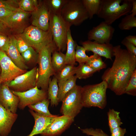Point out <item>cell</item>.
<instances>
[{
  "instance_id": "6da1fadb",
  "label": "cell",
  "mask_w": 136,
  "mask_h": 136,
  "mask_svg": "<svg viewBox=\"0 0 136 136\" xmlns=\"http://www.w3.org/2000/svg\"><path fill=\"white\" fill-rule=\"evenodd\" d=\"M115 58L112 66L108 68L101 77L108 84V88L116 95L124 94L130 79L136 69V56L123 49L120 45L113 47Z\"/></svg>"
},
{
  "instance_id": "9c48e42d",
  "label": "cell",
  "mask_w": 136,
  "mask_h": 136,
  "mask_svg": "<svg viewBox=\"0 0 136 136\" xmlns=\"http://www.w3.org/2000/svg\"><path fill=\"white\" fill-rule=\"evenodd\" d=\"M38 77V67L35 66L10 81L9 87L11 90L15 91H26L36 86Z\"/></svg>"
},
{
  "instance_id": "4316f807",
  "label": "cell",
  "mask_w": 136,
  "mask_h": 136,
  "mask_svg": "<svg viewBox=\"0 0 136 136\" xmlns=\"http://www.w3.org/2000/svg\"><path fill=\"white\" fill-rule=\"evenodd\" d=\"M82 1L89 19H92L94 15H97L100 8L101 0H82Z\"/></svg>"
},
{
  "instance_id": "d6a6232c",
  "label": "cell",
  "mask_w": 136,
  "mask_h": 136,
  "mask_svg": "<svg viewBox=\"0 0 136 136\" xmlns=\"http://www.w3.org/2000/svg\"><path fill=\"white\" fill-rule=\"evenodd\" d=\"M25 63H37L39 53L31 47L21 54Z\"/></svg>"
},
{
  "instance_id": "f546056e",
  "label": "cell",
  "mask_w": 136,
  "mask_h": 136,
  "mask_svg": "<svg viewBox=\"0 0 136 136\" xmlns=\"http://www.w3.org/2000/svg\"><path fill=\"white\" fill-rule=\"evenodd\" d=\"M67 0H49L45 2L50 13L61 14V9Z\"/></svg>"
},
{
  "instance_id": "8d00e7d4",
  "label": "cell",
  "mask_w": 136,
  "mask_h": 136,
  "mask_svg": "<svg viewBox=\"0 0 136 136\" xmlns=\"http://www.w3.org/2000/svg\"><path fill=\"white\" fill-rule=\"evenodd\" d=\"M0 8H6L14 12L20 9L19 1L15 0H0Z\"/></svg>"
},
{
  "instance_id": "484cf974",
  "label": "cell",
  "mask_w": 136,
  "mask_h": 136,
  "mask_svg": "<svg viewBox=\"0 0 136 136\" xmlns=\"http://www.w3.org/2000/svg\"><path fill=\"white\" fill-rule=\"evenodd\" d=\"M50 101L48 98L43 99L34 104L28 106L31 110L42 115L51 116V114L48 110V107Z\"/></svg>"
},
{
  "instance_id": "d590c367",
  "label": "cell",
  "mask_w": 136,
  "mask_h": 136,
  "mask_svg": "<svg viewBox=\"0 0 136 136\" xmlns=\"http://www.w3.org/2000/svg\"><path fill=\"white\" fill-rule=\"evenodd\" d=\"M133 96L136 95V69L130 77L124 91V94Z\"/></svg>"
},
{
  "instance_id": "e575fe53",
  "label": "cell",
  "mask_w": 136,
  "mask_h": 136,
  "mask_svg": "<svg viewBox=\"0 0 136 136\" xmlns=\"http://www.w3.org/2000/svg\"><path fill=\"white\" fill-rule=\"evenodd\" d=\"M39 4L36 0H21L19 1V8L26 12L33 11L37 8Z\"/></svg>"
},
{
  "instance_id": "cb8c5ba5",
  "label": "cell",
  "mask_w": 136,
  "mask_h": 136,
  "mask_svg": "<svg viewBox=\"0 0 136 136\" xmlns=\"http://www.w3.org/2000/svg\"><path fill=\"white\" fill-rule=\"evenodd\" d=\"M76 67L74 65L66 64L60 71L56 73L54 75L57 80V82L64 81L74 75Z\"/></svg>"
},
{
  "instance_id": "60d3db41",
  "label": "cell",
  "mask_w": 136,
  "mask_h": 136,
  "mask_svg": "<svg viewBox=\"0 0 136 136\" xmlns=\"http://www.w3.org/2000/svg\"><path fill=\"white\" fill-rule=\"evenodd\" d=\"M17 39V47L19 52L21 54L27 50L30 46L20 37Z\"/></svg>"
},
{
  "instance_id": "1f68e13d",
  "label": "cell",
  "mask_w": 136,
  "mask_h": 136,
  "mask_svg": "<svg viewBox=\"0 0 136 136\" xmlns=\"http://www.w3.org/2000/svg\"><path fill=\"white\" fill-rule=\"evenodd\" d=\"M121 30H129L136 27V17L130 14H128L121 20L118 25Z\"/></svg>"
},
{
  "instance_id": "5bb4252c",
  "label": "cell",
  "mask_w": 136,
  "mask_h": 136,
  "mask_svg": "<svg viewBox=\"0 0 136 136\" xmlns=\"http://www.w3.org/2000/svg\"><path fill=\"white\" fill-rule=\"evenodd\" d=\"M9 82L1 84L0 86V104L7 110L16 113L19 102L18 96L14 94L9 88Z\"/></svg>"
},
{
  "instance_id": "d6986e66",
  "label": "cell",
  "mask_w": 136,
  "mask_h": 136,
  "mask_svg": "<svg viewBox=\"0 0 136 136\" xmlns=\"http://www.w3.org/2000/svg\"><path fill=\"white\" fill-rule=\"evenodd\" d=\"M10 44L6 53L13 63L18 67L24 70L28 68L17 47V39L14 36L10 38Z\"/></svg>"
},
{
  "instance_id": "ac0fdd59",
  "label": "cell",
  "mask_w": 136,
  "mask_h": 136,
  "mask_svg": "<svg viewBox=\"0 0 136 136\" xmlns=\"http://www.w3.org/2000/svg\"><path fill=\"white\" fill-rule=\"evenodd\" d=\"M29 111L34 118L35 123L33 129L27 136L41 134L58 115L46 116L39 114L30 109Z\"/></svg>"
},
{
  "instance_id": "7a4b0ae2",
  "label": "cell",
  "mask_w": 136,
  "mask_h": 136,
  "mask_svg": "<svg viewBox=\"0 0 136 136\" xmlns=\"http://www.w3.org/2000/svg\"><path fill=\"white\" fill-rule=\"evenodd\" d=\"M56 50L57 48L53 41L38 53V77L36 86L47 91L50 77L55 73L52 66L51 58L52 53Z\"/></svg>"
},
{
  "instance_id": "2e32d148",
  "label": "cell",
  "mask_w": 136,
  "mask_h": 136,
  "mask_svg": "<svg viewBox=\"0 0 136 136\" xmlns=\"http://www.w3.org/2000/svg\"><path fill=\"white\" fill-rule=\"evenodd\" d=\"M81 43L86 51H91L93 53L111 60L112 57L114 56V46L110 43L100 44L94 41L88 40L82 42Z\"/></svg>"
},
{
  "instance_id": "d4e9b609",
  "label": "cell",
  "mask_w": 136,
  "mask_h": 136,
  "mask_svg": "<svg viewBox=\"0 0 136 136\" xmlns=\"http://www.w3.org/2000/svg\"><path fill=\"white\" fill-rule=\"evenodd\" d=\"M51 62L53 68L55 73L61 69L65 65V55L57 50L52 53Z\"/></svg>"
},
{
  "instance_id": "ffe728a7",
  "label": "cell",
  "mask_w": 136,
  "mask_h": 136,
  "mask_svg": "<svg viewBox=\"0 0 136 136\" xmlns=\"http://www.w3.org/2000/svg\"><path fill=\"white\" fill-rule=\"evenodd\" d=\"M67 50L65 55L66 64L75 66L76 64L75 59V50L77 45L72 36L70 29L67 34Z\"/></svg>"
},
{
  "instance_id": "7c38bea8",
  "label": "cell",
  "mask_w": 136,
  "mask_h": 136,
  "mask_svg": "<svg viewBox=\"0 0 136 136\" xmlns=\"http://www.w3.org/2000/svg\"><path fill=\"white\" fill-rule=\"evenodd\" d=\"M115 31V28L111 25L103 21L89 31L88 39V40H94L100 44L110 43Z\"/></svg>"
},
{
  "instance_id": "4dcf8cb0",
  "label": "cell",
  "mask_w": 136,
  "mask_h": 136,
  "mask_svg": "<svg viewBox=\"0 0 136 136\" xmlns=\"http://www.w3.org/2000/svg\"><path fill=\"white\" fill-rule=\"evenodd\" d=\"M96 72L105 68L106 64L102 60L101 56L93 53L91 57L85 63Z\"/></svg>"
},
{
  "instance_id": "83f0119b",
  "label": "cell",
  "mask_w": 136,
  "mask_h": 136,
  "mask_svg": "<svg viewBox=\"0 0 136 136\" xmlns=\"http://www.w3.org/2000/svg\"><path fill=\"white\" fill-rule=\"evenodd\" d=\"M96 72L91 67L85 63L79 64L76 67L75 75L77 79H83L92 76Z\"/></svg>"
},
{
  "instance_id": "bcb514c9",
  "label": "cell",
  "mask_w": 136,
  "mask_h": 136,
  "mask_svg": "<svg viewBox=\"0 0 136 136\" xmlns=\"http://www.w3.org/2000/svg\"><path fill=\"white\" fill-rule=\"evenodd\" d=\"M7 26L3 23L0 21V34H3Z\"/></svg>"
},
{
  "instance_id": "3957f363",
  "label": "cell",
  "mask_w": 136,
  "mask_h": 136,
  "mask_svg": "<svg viewBox=\"0 0 136 136\" xmlns=\"http://www.w3.org/2000/svg\"><path fill=\"white\" fill-rule=\"evenodd\" d=\"M132 0H101L97 16L111 25L116 20L130 13Z\"/></svg>"
},
{
  "instance_id": "f6af8a7d",
  "label": "cell",
  "mask_w": 136,
  "mask_h": 136,
  "mask_svg": "<svg viewBox=\"0 0 136 136\" xmlns=\"http://www.w3.org/2000/svg\"><path fill=\"white\" fill-rule=\"evenodd\" d=\"M132 7L130 12L131 15L135 16L136 15V0H132Z\"/></svg>"
},
{
  "instance_id": "8992f818",
  "label": "cell",
  "mask_w": 136,
  "mask_h": 136,
  "mask_svg": "<svg viewBox=\"0 0 136 136\" xmlns=\"http://www.w3.org/2000/svg\"><path fill=\"white\" fill-rule=\"evenodd\" d=\"M49 25L57 50L65 51L67 47V32L71 26L63 20L60 14L50 13Z\"/></svg>"
},
{
  "instance_id": "52a82bcc",
  "label": "cell",
  "mask_w": 136,
  "mask_h": 136,
  "mask_svg": "<svg viewBox=\"0 0 136 136\" xmlns=\"http://www.w3.org/2000/svg\"><path fill=\"white\" fill-rule=\"evenodd\" d=\"M20 37L38 53L53 41L50 28L48 30L45 31L33 25L26 28Z\"/></svg>"
},
{
  "instance_id": "f35d334b",
  "label": "cell",
  "mask_w": 136,
  "mask_h": 136,
  "mask_svg": "<svg viewBox=\"0 0 136 136\" xmlns=\"http://www.w3.org/2000/svg\"><path fill=\"white\" fill-rule=\"evenodd\" d=\"M14 12L6 8H0V21L6 25L9 18Z\"/></svg>"
},
{
  "instance_id": "4fadbf2b",
  "label": "cell",
  "mask_w": 136,
  "mask_h": 136,
  "mask_svg": "<svg viewBox=\"0 0 136 136\" xmlns=\"http://www.w3.org/2000/svg\"><path fill=\"white\" fill-rule=\"evenodd\" d=\"M69 116H57L41 134L42 136H58L68 129L74 121Z\"/></svg>"
},
{
  "instance_id": "b9f144b4",
  "label": "cell",
  "mask_w": 136,
  "mask_h": 136,
  "mask_svg": "<svg viewBox=\"0 0 136 136\" xmlns=\"http://www.w3.org/2000/svg\"><path fill=\"white\" fill-rule=\"evenodd\" d=\"M121 43L126 47V49L128 51L136 56V46L128 41L125 38L122 40Z\"/></svg>"
},
{
  "instance_id": "603a6c76",
  "label": "cell",
  "mask_w": 136,
  "mask_h": 136,
  "mask_svg": "<svg viewBox=\"0 0 136 136\" xmlns=\"http://www.w3.org/2000/svg\"><path fill=\"white\" fill-rule=\"evenodd\" d=\"M58 87L57 81L54 76L52 79H50L47 90L48 98L50 101L51 106H56L59 102L58 98Z\"/></svg>"
},
{
  "instance_id": "7dc6e473",
  "label": "cell",
  "mask_w": 136,
  "mask_h": 136,
  "mask_svg": "<svg viewBox=\"0 0 136 136\" xmlns=\"http://www.w3.org/2000/svg\"><path fill=\"white\" fill-rule=\"evenodd\" d=\"M1 72V67H0V72Z\"/></svg>"
},
{
  "instance_id": "ab89813d",
  "label": "cell",
  "mask_w": 136,
  "mask_h": 136,
  "mask_svg": "<svg viewBox=\"0 0 136 136\" xmlns=\"http://www.w3.org/2000/svg\"><path fill=\"white\" fill-rule=\"evenodd\" d=\"M10 41V38L4 34H0V50L6 53L9 48Z\"/></svg>"
},
{
  "instance_id": "836d02e7",
  "label": "cell",
  "mask_w": 136,
  "mask_h": 136,
  "mask_svg": "<svg viewBox=\"0 0 136 136\" xmlns=\"http://www.w3.org/2000/svg\"><path fill=\"white\" fill-rule=\"evenodd\" d=\"M86 51L82 46L77 45L75 50V59L76 62L79 64L85 63L91 57L86 54Z\"/></svg>"
},
{
  "instance_id": "c3c4849f",
  "label": "cell",
  "mask_w": 136,
  "mask_h": 136,
  "mask_svg": "<svg viewBox=\"0 0 136 136\" xmlns=\"http://www.w3.org/2000/svg\"><path fill=\"white\" fill-rule=\"evenodd\" d=\"M1 84L0 83V86Z\"/></svg>"
},
{
  "instance_id": "74e56055",
  "label": "cell",
  "mask_w": 136,
  "mask_h": 136,
  "mask_svg": "<svg viewBox=\"0 0 136 136\" xmlns=\"http://www.w3.org/2000/svg\"><path fill=\"white\" fill-rule=\"evenodd\" d=\"M83 133L93 136H109L101 129L92 128L82 129L80 128Z\"/></svg>"
},
{
  "instance_id": "8fae6325",
  "label": "cell",
  "mask_w": 136,
  "mask_h": 136,
  "mask_svg": "<svg viewBox=\"0 0 136 136\" xmlns=\"http://www.w3.org/2000/svg\"><path fill=\"white\" fill-rule=\"evenodd\" d=\"M11 90L19 98L18 108L21 110H23L27 106L34 104L48 97L47 91L40 89L37 86L22 92Z\"/></svg>"
},
{
  "instance_id": "f1b7e54d",
  "label": "cell",
  "mask_w": 136,
  "mask_h": 136,
  "mask_svg": "<svg viewBox=\"0 0 136 136\" xmlns=\"http://www.w3.org/2000/svg\"><path fill=\"white\" fill-rule=\"evenodd\" d=\"M120 112L109 109L107 112L108 125L111 132L114 128L120 127L123 124L119 116Z\"/></svg>"
},
{
  "instance_id": "5b68a950",
  "label": "cell",
  "mask_w": 136,
  "mask_h": 136,
  "mask_svg": "<svg viewBox=\"0 0 136 136\" xmlns=\"http://www.w3.org/2000/svg\"><path fill=\"white\" fill-rule=\"evenodd\" d=\"M60 14L71 26H79L89 18L82 0H67L61 9Z\"/></svg>"
},
{
  "instance_id": "44dd1931",
  "label": "cell",
  "mask_w": 136,
  "mask_h": 136,
  "mask_svg": "<svg viewBox=\"0 0 136 136\" xmlns=\"http://www.w3.org/2000/svg\"><path fill=\"white\" fill-rule=\"evenodd\" d=\"M77 79L74 75L67 80L58 83V98L59 103L62 101L65 95L76 85Z\"/></svg>"
},
{
  "instance_id": "30bf717a",
  "label": "cell",
  "mask_w": 136,
  "mask_h": 136,
  "mask_svg": "<svg viewBox=\"0 0 136 136\" xmlns=\"http://www.w3.org/2000/svg\"><path fill=\"white\" fill-rule=\"evenodd\" d=\"M0 83L10 82L27 71L17 66L5 52L0 50Z\"/></svg>"
},
{
  "instance_id": "7bdbcfd3",
  "label": "cell",
  "mask_w": 136,
  "mask_h": 136,
  "mask_svg": "<svg viewBox=\"0 0 136 136\" xmlns=\"http://www.w3.org/2000/svg\"><path fill=\"white\" fill-rule=\"evenodd\" d=\"M111 132V136H124L126 129L119 127L114 129Z\"/></svg>"
},
{
  "instance_id": "9a60e30c",
  "label": "cell",
  "mask_w": 136,
  "mask_h": 136,
  "mask_svg": "<svg viewBox=\"0 0 136 136\" xmlns=\"http://www.w3.org/2000/svg\"><path fill=\"white\" fill-rule=\"evenodd\" d=\"M50 13L44 2L39 3L37 9L32 12V25L45 31L49 29Z\"/></svg>"
},
{
  "instance_id": "e0dca14e",
  "label": "cell",
  "mask_w": 136,
  "mask_h": 136,
  "mask_svg": "<svg viewBox=\"0 0 136 136\" xmlns=\"http://www.w3.org/2000/svg\"><path fill=\"white\" fill-rule=\"evenodd\" d=\"M18 116L0 104V136H7Z\"/></svg>"
},
{
  "instance_id": "ee69618b",
  "label": "cell",
  "mask_w": 136,
  "mask_h": 136,
  "mask_svg": "<svg viewBox=\"0 0 136 136\" xmlns=\"http://www.w3.org/2000/svg\"><path fill=\"white\" fill-rule=\"evenodd\" d=\"M128 41L136 46V36L128 35L125 38Z\"/></svg>"
},
{
  "instance_id": "7402d4cb",
  "label": "cell",
  "mask_w": 136,
  "mask_h": 136,
  "mask_svg": "<svg viewBox=\"0 0 136 136\" xmlns=\"http://www.w3.org/2000/svg\"><path fill=\"white\" fill-rule=\"evenodd\" d=\"M29 15L27 12L21 9L14 12L9 18L6 25L11 28H15L19 26L27 18Z\"/></svg>"
},
{
  "instance_id": "277c9868",
  "label": "cell",
  "mask_w": 136,
  "mask_h": 136,
  "mask_svg": "<svg viewBox=\"0 0 136 136\" xmlns=\"http://www.w3.org/2000/svg\"><path fill=\"white\" fill-rule=\"evenodd\" d=\"M108 84L104 81L99 83L82 87V101L83 107H97L104 109L107 104Z\"/></svg>"
},
{
  "instance_id": "ba28073f",
  "label": "cell",
  "mask_w": 136,
  "mask_h": 136,
  "mask_svg": "<svg viewBox=\"0 0 136 136\" xmlns=\"http://www.w3.org/2000/svg\"><path fill=\"white\" fill-rule=\"evenodd\" d=\"M82 86L76 85L65 95L62 101L60 112L62 115L75 118L83 107L81 98Z\"/></svg>"
}]
</instances>
